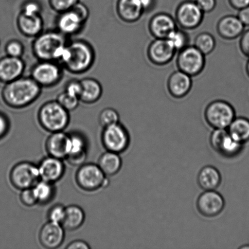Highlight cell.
<instances>
[{"label": "cell", "mask_w": 249, "mask_h": 249, "mask_svg": "<svg viewBox=\"0 0 249 249\" xmlns=\"http://www.w3.org/2000/svg\"><path fill=\"white\" fill-rule=\"evenodd\" d=\"M19 199L24 206L33 207L38 203L37 199L34 194L33 188L21 190Z\"/></svg>", "instance_id": "40"}, {"label": "cell", "mask_w": 249, "mask_h": 249, "mask_svg": "<svg viewBox=\"0 0 249 249\" xmlns=\"http://www.w3.org/2000/svg\"><path fill=\"white\" fill-rule=\"evenodd\" d=\"M38 120L41 127L50 133L63 131L70 123V112L57 101L45 102L38 111Z\"/></svg>", "instance_id": "4"}, {"label": "cell", "mask_w": 249, "mask_h": 249, "mask_svg": "<svg viewBox=\"0 0 249 249\" xmlns=\"http://www.w3.org/2000/svg\"><path fill=\"white\" fill-rule=\"evenodd\" d=\"M69 40L57 30L43 31L34 38L32 51L38 60L55 61L59 63Z\"/></svg>", "instance_id": "3"}, {"label": "cell", "mask_w": 249, "mask_h": 249, "mask_svg": "<svg viewBox=\"0 0 249 249\" xmlns=\"http://www.w3.org/2000/svg\"><path fill=\"white\" fill-rule=\"evenodd\" d=\"M225 200L216 190L204 191L197 197L196 207L201 215L206 218L218 216L225 208Z\"/></svg>", "instance_id": "13"}, {"label": "cell", "mask_w": 249, "mask_h": 249, "mask_svg": "<svg viewBox=\"0 0 249 249\" xmlns=\"http://www.w3.org/2000/svg\"><path fill=\"white\" fill-rule=\"evenodd\" d=\"M144 13L152 11L156 6V0H140Z\"/></svg>", "instance_id": "50"}, {"label": "cell", "mask_w": 249, "mask_h": 249, "mask_svg": "<svg viewBox=\"0 0 249 249\" xmlns=\"http://www.w3.org/2000/svg\"><path fill=\"white\" fill-rule=\"evenodd\" d=\"M64 68L55 61L38 60L32 67L30 76L43 89L56 86L62 80Z\"/></svg>", "instance_id": "6"}, {"label": "cell", "mask_w": 249, "mask_h": 249, "mask_svg": "<svg viewBox=\"0 0 249 249\" xmlns=\"http://www.w3.org/2000/svg\"><path fill=\"white\" fill-rule=\"evenodd\" d=\"M227 129L238 142L244 145L249 141V119L245 117H236Z\"/></svg>", "instance_id": "29"}, {"label": "cell", "mask_w": 249, "mask_h": 249, "mask_svg": "<svg viewBox=\"0 0 249 249\" xmlns=\"http://www.w3.org/2000/svg\"><path fill=\"white\" fill-rule=\"evenodd\" d=\"M26 64L22 58L4 56L0 58V82L6 84L23 76Z\"/></svg>", "instance_id": "16"}, {"label": "cell", "mask_w": 249, "mask_h": 249, "mask_svg": "<svg viewBox=\"0 0 249 249\" xmlns=\"http://www.w3.org/2000/svg\"><path fill=\"white\" fill-rule=\"evenodd\" d=\"M177 66L178 70L190 76H197L203 71L206 55L194 45H189L178 52Z\"/></svg>", "instance_id": "8"}, {"label": "cell", "mask_w": 249, "mask_h": 249, "mask_svg": "<svg viewBox=\"0 0 249 249\" xmlns=\"http://www.w3.org/2000/svg\"><path fill=\"white\" fill-rule=\"evenodd\" d=\"M237 17L245 26H249V6L239 10Z\"/></svg>", "instance_id": "47"}, {"label": "cell", "mask_w": 249, "mask_h": 249, "mask_svg": "<svg viewBox=\"0 0 249 249\" xmlns=\"http://www.w3.org/2000/svg\"><path fill=\"white\" fill-rule=\"evenodd\" d=\"M70 149L68 155L78 154L87 151V143L85 139L79 134H70Z\"/></svg>", "instance_id": "35"}, {"label": "cell", "mask_w": 249, "mask_h": 249, "mask_svg": "<svg viewBox=\"0 0 249 249\" xmlns=\"http://www.w3.org/2000/svg\"><path fill=\"white\" fill-rule=\"evenodd\" d=\"M222 177L218 168L206 165L200 170L197 177V182L204 191L216 190L220 186Z\"/></svg>", "instance_id": "25"}, {"label": "cell", "mask_w": 249, "mask_h": 249, "mask_svg": "<svg viewBox=\"0 0 249 249\" xmlns=\"http://www.w3.org/2000/svg\"><path fill=\"white\" fill-rule=\"evenodd\" d=\"M209 142L213 150L224 158L237 157L243 150L244 145L236 141L227 129H214Z\"/></svg>", "instance_id": "9"}, {"label": "cell", "mask_w": 249, "mask_h": 249, "mask_svg": "<svg viewBox=\"0 0 249 249\" xmlns=\"http://www.w3.org/2000/svg\"><path fill=\"white\" fill-rule=\"evenodd\" d=\"M246 73H247L248 77H249V60H248L247 63H246Z\"/></svg>", "instance_id": "51"}, {"label": "cell", "mask_w": 249, "mask_h": 249, "mask_svg": "<svg viewBox=\"0 0 249 249\" xmlns=\"http://www.w3.org/2000/svg\"><path fill=\"white\" fill-rule=\"evenodd\" d=\"M245 26L237 16L228 15L219 19L216 31L222 38L232 40L240 37L245 31Z\"/></svg>", "instance_id": "22"}, {"label": "cell", "mask_w": 249, "mask_h": 249, "mask_svg": "<svg viewBox=\"0 0 249 249\" xmlns=\"http://www.w3.org/2000/svg\"><path fill=\"white\" fill-rule=\"evenodd\" d=\"M65 91L71 96L78 97L80 99L82 92V84L80 80H71L66 85Z\"/></svg>", "instance_id": "41"}, {"label": "cell", "mask_w": 249, "mask_h": 249, "mask_svg": "<svg viewBox=\"0 0 249 249\" xmlns=\"http://www.w3.org/2000/svg\"><path fill=\"white\" fill-rule=\"evenodd\" d=\"M177 53L167 38H155L148 45L146 51L150 62L160 67L172 62Z\"/></svg>", "instance_id": "14"}, {"label": "cell", "mask_w": 249, "mask_h": 249, "mask_svg": "<svg viewBox=\"0 0 249 249\" xmlns=\"http://www.w3.org/2000/svg\"><path fill=\"white\" fill-rule=\"evenodd\" d=\"M235 118V108L224 100L212 101L205 109V120L213 129L228 128Z\"/></svg>", "instance_id": "5"}, {"label": "cell", "mask_w": 249, "mask_h": 249, "mask_svg": "<svg viewBox=\"0 0 249 249\" xmlns=\"http://www.w3.org/2000/svg\"><path fill=\"white\" fill-rule=\"evenodd\" d=\"M80 82L82 84L80 102L91 105L96 103L101 99L103 94V88L98 80L94 78L87 77L80 80Z\"/></svg>", "instance_id": "26"}, {"label": "cell", "mask_w": 249, "mask_h": 249, "mask_svg": "<svg viewBox=\"0 0 249 249\" xmlns=\"http://www.w3.org/2000/svg\"><path fill=\"white\" fill-rule=\"evenodd\" d=\"M98 165L107 177H112L121 170L123 160L119 154L107 151L100 157Z\"/></svg>", "instance_id": "28"}, {"label": "cell", "mask_w": 249, "mask_h": 249, "mask_svg": "<svg viewBox=\"0 0 249 249\" xmlns=\"http://www.w3.org/2000/svg\"><path fill=\"white\" fill-rule=\"evenodd\" d=\"M19 33L26 37L35 38L42 33L44 21L41 15H30L19 12L17 18Z\"/></svg>", "instance_id": "21"}, {"label": "cell", "mask_w": 249, "mask_h": 249, "mask_svg": "<svg viewBox=\"0 0 249 249\" xmlns=\"http://www.w3.org/2000/svg\"><path fill=\"white\" fill-rule=\"evenodd\" d=\"M65 231L62 224L49 221L41 229L39 241L41 245L46 249L58 248L64 241Z\"/></svg>", "instance_id": "15"}, {"label": "cell", "mask_w": 249, "mask_h": 249, "mask_svg": "<svg viewBox=\"0 0 249 249\" xmlns=\"http://www.w3.org/2000/svg\"><path fill=\"white\" fill-rule=\"evenodd\" d=\"M116 12L119 18L127 23H135L144 14L140 0H118Z\"/></svg>", "instance_id": "24"}, {"label": "cell", "mask_w": 249, "mask_h": 249, "mask_svg": "<svg viewBox=\"0 0 249 249\" xmlns=\"http://www.w3.org/2000/svg\"><path fill=\"white\" fill-rule=\"evenodd\" d=\"M119 119L118 112L113 108H104L99 116V123L104 128L119 123Z\"/></svg>", "instance_id": "33"}, {"label": "cell", "mask_w": 249, "mask_h": 249, "mask_svg": "<svg viewBox=\"0 0 249 249\" xmlns=\"http://www.w3.org/2000/svg\"><path fill=\"white\" fill-rule=\"evenodd\" d=\"M204 13H209L215 9L216 0H195Z\"/></svg>", "instance_id": "45"}, {"label": "cell", "mask_w": 249, "mask_h": 249, "mask_svg": "<svg viewBox=\"0 0 249 249\" xmlns=\"http://www.w3.org/2000/svg\"><path fill=\"white\" fill-rule=\"evenodd\" d=\"M102 142L107 151L120 154L128 149L130 136L125 127L119 123L104 128Z\"/></svg>", "instance_id": "11"}, {"label": "cell", "mask_w": 249, "mask_h": 249, "mask_svg": "<svg viewBox=\"0 0 249 249\" xmlns=\"http://www.w3.org/2000/svg\"><path fill=\"white\" fill-rule=\"evenodd\" d=\"M10 180L17 189H31L41 180L38 166L29 162H19L12 168Z\"/></svg>", "instance_id": "10"}, {"label": "cell", "mask_w": 249, "mask_h": 249, "mask_svg": "<svg viewBox=\"0 0 249 249\" xmlns=\"http://www.w3.org/2000/svg\"><path fill=\"white\" fill-rule=\"evenodd\" d=\"M87 158V151L86 152L71 154L68 155L66 160L70 165L74 166V167H80V166L84 164Z\"/></svg>", "instance_id": "42"}, {"label": "cell", "mask_w": 249, "mask_h": 249, "mask_svg": "<svg viewBox=\"0 0 249 249\" xmlns=\"http://www.w3.org/2000/svg\"><path fill=\"white\" fill-rule=\"evenodd\" d=\"M204 15L196 1L185 0L178 5L175 12V19L182 29L193 30L201 25Z\"/></svg>", "instance_id": "12"}, {"label": "cell", "mask_w": 249, "mask_h": 249, "mask_svg": "<svg viewBox=\"0 0 249 249\" xmlns=\"http://www.w3.org/2000/svg\"><path fill=\"white\" fill-rule=\"evenodd\" d=\"M56 101L68 111L75 110L80 102L79 98L71 96L65 91L58 95Z\"/></svg>", "instance_id": "34"}, {"label": "cell", "mask_w": 249, "mask_h": 249, "mask_svg": "<svg viewBox=\"0 0 249 249\" xmlns=\"http://www.w3.org/2000/svg\"><path fill=\"white\" fill-rule=\"evenodd\" d=\"M5 52L7 55L11 57L21 58L24 53V46L21 41L12 39L5 46Z\"/></svg>", "instance_id": "36"}, {"label": "cell", "mask_w": 249, "mask_h": 249, "mask_svg": "<svg viewBox=\"0 0 249 249\" xmlns=\"http://www.w3.org/2000/svg\"><path fill=\"white\" fill-rule=\"evenodd\" d=\"M66 207L61 204H55L48 212L49 221L62 224L65 215Z\"/></svg>", "instance_id": "38"}, {"label": "cell", "mask_w": 249, "mask_h": 249, "mask_svg": "<svg viewBox=\"0 0 249 249\" xmlns=\"http://www.w3.org/2000/svg\"><path fill=\"white\" fill-rule=\"evenodd\" d=\"M42 7L36 0H28L22 5L21 12L30 15H41Z\"/></svg>", "instance_id": "39"}, {"label": "cell", "mask_w": 249, "mask_h": 249, "mask_svg": "<svg viewBox=\"0 0 249 249\" xmlns=\"http://www.w3.org/2000/svg\"><path fill=\"white\" fill-rule=\"evenodd\" d=\"M192 77L178 70L171 74L167 80L168 92L173 98L182 99L191 91L193 81Z\"/></svg>", "instance_id": "20"}, {"label": "cell", "mask_w": 249, "mask_h": 249, "mask_svg": "<svg viewBox=\"0 0 249 249\" xmlns=\"http://www.w3.org/2000/svg\"><path fill=\"white\" fill-rule=\"evenodd\" d=\"M216 40L211 34L202 33L195 38L194 46L205 55H209L216 47Z\"/></svg>", "instance_id": "31"}, {"label": "cell", "mask_w": 249, "mask_h": 249, "mask_svg": "<svg viewBox=\"0 0 249 249\" xmlns=\"http://www.w3.org/2000/svg\"><path fill=\"white\" fill-rule=\"evenodd\" d=\"M90 248H91L89 244L82 240L72 241L66 247L67 249H89Z\"/></svg>", "instance_id": "48"}, {"label": "cell", "mask_w": 249, "mask_h": 249, "mask_svg": "<svg viewBox=\"0 0 249 249\" xmlns=\"http://www.w3.org/2000/svg\"><path fill=\"white\" fill-rule=\"evenodd\" d=\"M38 203L41 204H48L50 202L55 196V189L53 183L40 180L33 187Z\"/></svg>", "instance_id": "30"}, {"label": "cell", "mask_w": 249, "mask_h": 249, "mask_svg": "<svg viewBox=\"0 0 249 249\" xmlns=\"http://www.w3.org/2000/svg\"><path fill=\"white\" fill-rule=\"evenodd\" d=\"M85 219L84 210L76 205H71L66 207L65 218L62 225L65 230L75 231L84 224Z\"/></svg>", "instance_id": "27"}, {"label": "cell", "mask_w": 249, "mask_h": 249, "mask_svg": "<svg viewBox=\"0 0 249 249\" xmlns=\"http://www.w3.org/2000/svg\"><path fill=\"white\" fill-rule=\"evenodd\" d=\"M46 149L49 155L63 160L69 154L70 149V134L63 131L52 133L46 142Z\"/></svg>", "instance_id": "23"}, {"label": "cell", "mask_w": 249, "mask_h": 249, "mask_svg": "<svg viewBox=\"0 0 249 249\" xmlns=\"http://www.w3.org/2000/svg\"><path fill=\"white\" fill-rule=\"evenodd\" d=\"M240 249H249V245L243 246Z\"/></svg>", "instance_id": "52"}, {"label": "cell", "mask_w": 249, "mask_h": 249, "mask_svg": "<svg viewBox=\"0 0 249 249\" xmlns=\"http://www.w3.org/2000/svg\"><path fill=\"white\" fill-rule=\"evenodd\" d=\"M42 88L31 76H22L5 84L1 91L2 101L14 109H22L31 106L39 98Z\"/></svg>", "instance_id": "1"}, {"label": "cell", "mask_w": 249, "mask_h": 249, "mask_svg": "<svg viewBox=\"0 0 249 249\" xmlns=\"http://www.w3.org/2000/svg\"><path fill=\"white\" fill-rule=\"evenodd\" d=\"M228 1L231 6L238 11L249 6V0H228Z\"/></svg>", "instance_id": "49"}, {"label": "cell", "mask_w": 249, "mask_h": 249, "mask_svg": "<svg viewBox=\"0 0 249 249\" xmlns=\"http://www.w3.org/2000/svg\"><path fill=\"white\" fill-rule=\"evenodd\" d=\"M96 60L93 46L83 39L69 41L59 63L64 70L72 74H82L89 71Z\"/></svg>", "instance_id": "2"}, {"label": "cell", "mask_w": 249, "mask_h": 249, "mask_svg": "<svg viewBox=\"0 0 249 249\" xmlns=\"http://www.w3.org/2000/svg\"><path fill=\"white\" fill-rule=\"evenodd\" d=\"M86 22L73 10L58 14L56 19L57 30L66 36H74L82 31Z\"/></svg>", "instance_id": "18"}, {"label": "cell", "mask_w": 249, "mask_h": 249, "mask_svg": "<svg viewBox=\"0 0 249 249\" xmlns=\"http://www.w3.org/2000/svg\"><path fill=\"white\" fill-rule=\"evenodd\" d=\"M167 39L177 53L190 45L189 34L185 31V29L182 28L176 29L170 34Z\"/></svg>", "instance_id": "32"}, {"label": "cell", "mask_w": 249, "mask_h": 249, "mask_svg": "<svg viewBox=\"0 0 249 249\" xmlns=\"http://www.w3.org/2000/svg\"><path fill=\"white\" fill-rule=\"evenodd\" d=\"M9 121L7 117L3 113H0V139L6 136L9 131Z\"/></svg>", "instance_id": "46"}, {"label": "cell", "mask_w": 249, "mask_h": 249, "mask_svg": "<svg viewBox=\"0 0 249 249\" xmlns=\"http://www.w3.org/2000/svg\"><path fill=\"white\" fill-rule=\"evenodd\" d=\"M239 46L241 53L249 58V29L244 31L240 36Z\"/></svg>", "instance_id": "43"}, {"label": "cell", "mask_w": 249, "mask_h": 249, "mask_svg": "<svg viewBox=\"0 0 249 249\" xmlns=\"http://www.w3.org/2000/svg\"><path fill=\"white\" fill-rule=\"evenodd\" d=\"M178 28L175 18L165 12H160L151 17L148 23L151 35L155 38H167Z\"/></svg>", "instance_id": "17"}, {"label": "cell", "mask_w": 249, "mask_h": 249, "mask_svg": "<svg viewBox=\"0 0 249 249\" xmlns=\"http://www.w3.org/2000/svg\"><path fill=\"white\" fill-rule=\"evenodd\" d=\"M38 168L41 180L53 184L62 179L65 171L62 160L51 156L44 158Z\"/></svg>", "instance_id": "19"}, {"label": "cell", "mask_w": 249, "mask_h": 249, "mask_svg": "<svg viewBox=\"0 0 249 249\" xmlns=\"http://www.w3.org/2000/svg\"><path fill=\"white\" fill-rule=\"evenodd\" d=\"M79 0H48L51 8L58 14L71 9Z\"/></svg>", "instance_id": "37"}, {"label": "cell", "mask_w": 249, "mask_h": 249, "mask_svg": "<svg viewBox=\"0 0 249 249\" xmlns=\"http://www.w3.org/2000/svg\"><path fill=\"white\" fill-rule=\"evenodd\" d=\"M72 9L81 17L83 20L87 23L89 17V11L86 5L82 3V2L80 1H78L77 3L72 7Z\"/></svg>", "instance_id": "44"}, {"label": "cell", "mask_w": 249, "mask_h": 249, "mask_svg": "<svg viewBox=\"0 0 249 249\" xmlns=\"http://www.w3.org/2000/svg\"><path fill=\"white\" fill-rule=\"evenodd\" d=\"M78 186L87 192H94L109 184L107 176L98 164L84 163L80 166L75 175Z\"/></svg>", "instance_id": "7"}]
</instances>
